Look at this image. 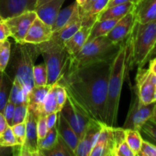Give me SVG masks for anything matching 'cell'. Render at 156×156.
<instances>
[{
    "mask_svg": "<svg viewBox=\"0 0 156 156\" xmlns=\"http://www.w3.org/2000/svg\"><path fill=\"white\" fill-rule=\"evenodd\" d=\"M137 4L135 2H126L107 8L98 16V21L106 19H120L122 17L136 9Z\"/></svg>",
    "mask_w": 156,
    "mask_h": 156,
    "instance_id": "cell-23",
    "label": "cell"
},
{
    "mask_svg": "<svg viewBox=\"0 0 156 156\" xmlns=\"http://www.w3.org/2000/svg\"><path fill=\"white\" fill-rule=\"evenodd\" d=\"M119 20V19H106L102 20V21L97 20L92 26L91 31H90L87 41H90L99 37L106 36Z\"/></svg>",
    "mask_w": 156,
    "mask_h": 156,
    "instance_id": "cell-25",
    "label": "cell"
},
{
    "mask_svg": "<svg viewBox=\"0 0 156 156\" xmlns=\"http://www.w3.org/2000/svg\"><path fill=\"white\" fill-rule=\"evenodd\" d=\"M65 0H52L35 9L37 16L44 22L52 26Z\"/></svg>",
    "mask_w": 156,
    "mask_h": 156,
    "instance_id": "cell-20",
    "label": "cell"
},
{
    "mask_svg": "<svg viewBox=\"0 0 156 156\" xmlns=\"http://www.w3.org/2000/svg\"><path fill=\"white\" fill-rule=\"evenodd\" d=\"M60 112L74 129L80 140L85 133L86 128L90 119H89L80 108L68 98Z\"/></svg>",
    "mask_w": 156,
    "mask_h": 156,
    "instance_id": "cell-11",
    "label": "cell"
},
{
    "mask_svg": "<svg viewBox=\"0 0 156 156\" xmlns=\"http://www.w3.org/2000/svg\"><path fill=\"white\" fill-rule=\"evenodd\" d=\"M16 105L14 103H12L11 101L9 100L8 103L6 104V107L3 111V115H4L5 118H6V121H7L9 126H12V120H13V116L14 113H15V109Z\"/></svg>",
    "mask_w": 156,
    "mask_h": 156,
    "instance_id": "cell-42",
    "label": "cell"
},
{
    "mask_svg": "<svg viewBox=\"0 0 156 156\" xmlns=\"http://www.w3.org/2000/svg\"><path fill=\"white\" fill-rule=\"evenodd\" d=\"M52 1V0H37V2H36V8L38 7V6L41 5L43 4H45V3L49 2ZM35 8V9H36Z\"/></svg>",
    "mask_w": 156,
    "mask_h": 156,
    "instance_id": "cell-51",
    "label": "cell"
},
{
    "mask_svg": "<svg viewBox=\"0 0 156 156\" xmlns=\"http://www.w3.org/2000/svg\"><path fill=\"white\" fill-rule=\"evenodd\" d=\"M125 133L126 143L136 156L140 150L143 140L142 135L139 131L131 129H125Z\"/></svg>",
    "mask_w": 156,
    "mask_h": 156,
    "instance_id": "cell-31",
    "label": "cell"
},
{
    "mask_svg": "<svg viewBox=\"0 0 156 156\" xmlns=\"http://www.w3.org/2000/svg\"><path fill=\"white\" fill-rule=\"evenodd\" d=\"M81 27H82V19L80 15V10L78 9L69 22H67L60 30L54 32L50 40L61 45H64V43L70 39Z\"/></svg>",
    "mask_w": 156,
    "mask_h": 156,
    "instance_id": "cell-17",
    "label": "cell"
},
{
    "mask_svg": "<svg viewBox=\"0 0 156 156\" xmlns=\"http://www.w3.org/2000/svg\"><path fill=\"white\" fill-rule=\"evenodd\" d=\"M136 18L139 23L156 20V0H142L136 6Z\"/></svg>",
    "mask_w": 156,
    "mask_h": 156,
    "instance_id": "cell-22",
    "label": "cell"
},
{
    "mask_svg": "<svg viewBox=\"0 0 156 156\" xmlns=\"http://www.w3.org/2000/svg\"><path fill=\"white\" fill-rule=\"evenodd\" d=\"M154 56H156V44L155 45H154V48H153L152 51H151V54H150V57H149V60L151 59H152V58H154Z\"/></svg>",
    "mask_w": 156,
    "mask_h": 156,
    "instance_id": "cell-52",
    "label": "cell"
},
{
    "mask_svg": "<svg viewBox=\"0 0 156 156\" xmlns=\"http://www.w3.org/2000/svg\"><path fill=\"white\" fill-rule=\"evenodd\" d=\"M155 104L156 101H154L145 105L135 94L122 128L139 131L142 125L151 118Z\"/></svg>",
    "mask_w": 156,
    "mask_h": 156,
    "instance_id": "cell-8",
    "label": "cell"
},
{
    "mask_svg": "<svg viewBox=\"0 0 156 156\" xmlns=\"http://www.w3.org/2000/svg\"><path fill=\"white\" fill-rule=\"evenodd\" d=\"M79 9V5L76 1L66 7L65 9H61L60 12L58 13V16H57L56 19H55L54 22L52 24L51 28L54 32L57 31V30H60L62 27H64L67 22H69L70 19L72 18L73 15L76 12V11Z\"/></svg>",
    "mask_w": 156,
    "mask_h": 156,
    "instance_id": "cell-27",
    "label": "cell"
},
{
    "mask_svg": "<svg viewBox=\"0 0 156 156\" xmlns=\"http://www.w3.org/2000/svg\"><path fill=\"white\" fill-rule=\"evenodd\" d=\"M141 1H142V0H141Z\"/></svg>",
    "mask_w": 156,
    "mask_h": 156,
    "instance_id": "cell-57",
    "label": "cell"
},
{
    "mask_svg": "<svg viewBox=\"0 0 156 156\" xmlns=\"http://www.w3.org/2000/svg\"><path fill=\"white\" fill-rule=\"evenodd\" d=\"M37 0H0V17L3 20L27 11H35Z\"/></svg>",
    "mask_w": 156,
    "mask_h": 156,
    "instance_id": "cell-15",
    "label": "cell"
},
{
    "mask_svg": "<svg viewBox=\"0 0 156 156\" xmlns=\"http://www.w3.org/2000/svg\"><path fill=\"white\" fill-rule=\"evenodd\" d=\"M13 155L12 146H0V156Z\"/></svg>",
    "mask_w": 156,
    "mask_h": 156,
    "instance_id": "cell-46",
    "label": "cell"
},
{
    "mask_svg": "<svg viewBox=\"0 0 156 156\" xmlns=\"http://www.w3.org/2000/svg\"><path fill=\"white\" fill-rule=\"evenodd\" d=\"M55 89H56V99L58 111H61L67 100V92L64 87L58 83H55Z\"/></svg>",
    "mask_w": 156,
    "mask_h": 156,
    "instance_id": "cell-39",
    "label": "cell"
},
{
    "mask_svg": "<svg viewBox=\"0 0 156 156\" xmlns=\"http://www.w3.org/2000/svg\"><path fill=\"white\" fill-rule=\"evenodd\" d=\"M52 34L53 30L51 26L46 24L37 16L29 27L24 43L35 44H41L50 41L51 39Z\"/></svg>",
    "mask_w": 156,
    "mask_h": 156,
    "instance_id": "cell-16",
    "label": "cell"
},
{
    "mask_svg": "<svg viewBox=\"0 0 156 156\" xmlns=\"http://www.w3.org/2000/svg\"><path fill=\"white\" fill-rule=\"evenodd\" d=\"M47 72V85H53L61 78L70 55L64 45L50 40L38 44Z\"/></svg>",
    "mask_w": 156,
    "mask_h": 156,
    "instance_id": "cell-6",
    "label": "cell"
},
{
    "mask_svg": "<svg viewBox=\"0 0 156 156\" xmlns=\"http://www.w3.org/2000/svg\"><path fill=\"white\" fill-rule=\"evenodd\" d=\"M57 128H58V135L74 152L79 144L80 139L74 129L69 124L61 112H58V114Z\"/></svg>",
    "mask_w": 156,
    "mask_h": 156,
    "instance_id": "cell-19",
    "label": "cell"
},
{
    "mask_svg": "<svg viewBox=\"0 0 156 156\" xmlns=\"http://www.w3.org/2000/svg\"><path fill=\"white\" fill-rule=\"evenodd\" d=\"M12 44L9 40H6L0 44V72H5L11 56Z\"/></svg>",
    "mask_w": 156,
    "mask_h": 156,
    "instance_id": "cell-34",
    "label": "cell"
},
{
    "mask_svg": "<svg viewBox=\"0 0 156 156\" xmlns=\"http://www.w3.org/2000/svg\"><path fill=\"white\" fill-rule=\"evenodd\" d=\"M95 1H96V0H87V2H86V3L84 4V6H82V7H79L80 15H83V14L85 13V12L90 9V6L92 5V4H93Z\"/></svg>",
    "mask_w": 156,
    "mask_h": 156,
    "instance_id": "cell-47",
    "label": "cell"
},
{
    "mask_svg": "<svg viewBox=\"0 0 156 156\" xmlns=\"http://www.w3.org/2000/svg\"><path fill=\"white\" fill-rule=\"evenodd\" d=\"M37 14L35 11H27L15 16L5 19L10 30L11 37L17 43H24L30 26L36 18Z\"/></svg>",
    "mask_w": 156,
    "mask_h": 156,
    "instance_id": "cell-10",
    "label": "cell"
},
{
    "mask_svg": "<svg viewBox=\"0 0 156 156\" xmlns=\"http://www.w3.org/2000/svg\"><path fill=\"white\" fill-rule=\"evenodd\" d=\"M17 145L14 133L10 126L0 134V146H14Z\"/></svg>",
    "mask_w": 156,
    "mask_h": 156,
    "instance_id": "cell-37",
    "label": "cell"
},
{
    "mask_svg": "<svg viewBox=\"0 0 156 156\" xmlns=\"http://www.w3.org/2000/svg\"><path fill=\"white\" fill-rule=\"evenodd\" d=\"M27 101L24 102V103L19 104V105H17L16 106H15V113H14L13 120H12V126L25 121L26 117H27Z\"/></svg>",
    "mask_w": 156,
    "mask_h": 156,
    "instance_id": "cell-36",
    "label": "cell"
},
{
    "mask_svg": "<svg viewBox=\"0 0 156 156\" xmlns=\"http://www.w3.org/2000/svg\"><path fill=\"white\" fill-rule=\"evenodd\" d=\"M132 32L121 42L119 52L111 64L108 82L106 106L105 124L111 127L118 125V112L122 85L131 70L132 59Z\"/></svg>",
    "mask_w": 156,
    "mask_h": 156,
    "instance_id": "cell-2",
    "label": "cell"
},
{
    "mask_svg": "<svg viewBox=\"0 0 156 156\" xmlns=\"http://www.w3.org/2000/svg\"><path fill=\"white\" fill-rule=\"evenodd\" d=\"M41 55L38 44L15 42L12 44L11 56L6 72L12 80L18 79L28 91L35 86L33 69L35 61Z\"/></svg>",
    "mask_w": 156,
    "mask_h": 156,
    "instance_id": "cell-3",
    "label": "cell"
},
{
    "mask_svg": "<svg viewBox=\"0 0 156 156\" xmlns=\"http://www.w3.org/2000/svg\"><path fill=\"white\" fill-rule=\"evenodd\" d=\"M140 2H141V0H110V1L109 2L108 5H107V6L106 9L112 7V6L116 5L124 4V3H126V2H135V3H136L138 5Z\"/></svg>",
    "mask_w": 156,
    "mask_h": 156,
    "instance_id": "cell-45",
    "label": "cell"
},
{
    "mask_svg": "<svg viewBox=\"0 0 156 156\" xmlns=\"http://www.w3.org/2000/svg\"><path fill=\"white\" fill-rule=\"evenodd\" d=\"M28 91L18 79H14L9 101L15 105L27 101Z\"/></svg>",
    "mask_w": 156,
    "mask_h": 156,
    "instance_id": "cell-30",
    "label": "cell"
},
{
    "mask_svg": "<svg viewBox=\"0 0 156 156\" xmlns=\"http://www.w3.org/2000/svg\"><path fill=\"white\" fill-rule=\"evenodd\" d=\"M33 80L35 86H44L47 85V72L44 63L34 66Z\"/></svg>",
    "mask_w": 156,
    "mask_h": 156,
    "instance_id": "cell-33",
    "label": "cell"
},
{
    "mask_svg": "<svg viewBox=\"0 0 156 156\" xmlns=\"http://www.w3.org/2000/svg\"><path fill=\"white\" fill-rule=\"evenodd\" d=\"M154 101H156V86H155V90H154Z\"/></svg>",
    "mask_w": 156,
    "mask_h": 156,
    "instance_id": "cell-54",
    "label": "cell"
},
{
    "mask_svg": "<svg viewBox=\"0 0 156 156\" xmlns=\"http://www.w3.org/2000/svg\"><path fill=\"white\" fill-rule=\"evenodd\" d=\"M156 86V75L149 69L143 67L138 68L136 76L135 94L142 103L150 104L154 102V90Z\"/></svg>",
    "mask_w": 156,
    "mask_h": 156,
    "instance_id": "cell-9",
    "label": "cell"
},
{
    "mask_svg": "<svg viewBox=\"0 0 156 156\" xmlns=\"http://www.w3.org/2000/svg\"><path fill=\"white\" fill-rule=\"evenodd\" d=\"M91 27L90 26H82L70 39L64 43V47L70 56H75L80 51L88 40Z\"/></svg>",
    "mask_w": 156,
    "mask_h": 156,
    "instance_id": "cell-21",
    "label": "cell"
},
{
    "mask_svg": "<svg viewBox=\"0 0 156 156\" xmlns=\"http://www.w3.org/2000/svg\"><path fill=\"white\" fill-rule=\"evenodd\" d=\"M9 37H11V34L9 27L5 22V20H0V42L5 41Z\"/></svg>",
    "mask_w": 156,
    "mask_h": 156,
    "instance_id": "cell-43",
    "label": "cell"
},
{
    "mask_svg": "<svg viewBox=\"0 0 156 156\" xmlns=\"http://www.w3.org/2000/svg\"><path fill=\"white\" fill-rule=\"evenodd\" d=\"M113 127L104 124L90 156H116Z\"/></svg>",
    "mask_w": 156,
    "mask_h": 156,
    "instance_id": "cell-13",
    "label": "cell"
},
{
    "mask_svg": "<svg viewBox=\"0 0 156 156\" xmlns=\"http://www.w3.org/2000/svg\"><path fill=\"white\" fill-rule=\"evenodd\" d=\"M51 85L34 86L27 94L28 111L33 112L35 115H41V108L43 102Z\"/></svg>",
    "mask_w": 156,
    "mask_h": 156,
    "instance_id": "cell-18",
    "label": "cell"
},
{
    "mask_svg": "<svg viewBox=\"0 0 156 156\" xmlns=\"http://www.w3.org/2000/svg\"><path fill=\"white\" fill-rule=\"evenodd\" d=\"M8 126H9V124H8L4 115H3L2 113L0 112V134H1Z\"/></svg>",
    "mask_w": 156,
    "mask_h": 156,
    "instance_id": "cell-48",
    "label": "cell"
},
{
    "mask_svg": "<svg viewBox=\"0 0 156 156\" xmlns=\"http://www.w3.org/2000/svg\"><path fill=\"white\" fill-rule=\"evenodd\" d=\"M12 131L14 133L15 139L17 141V145L18 146H22L25 140L26 136V123L25 121L22 123H18V124L13 125L11 126Z\"/></svg>",
    "mask_w": 156,
    "mask_h": 156,
    "instance_id": "cell-38",
    "label": "cell"
},
{
    "mask_svg": "<svg viewBox=\"0 0 156 156\" xmlns=\"http://www.w3.org/2000/svg\"></svg>",
    "mask_w": 156,
    "mask_h": 156,
    "instance_id": "cell-58",
    "label": "cell"
},
{
    "mask_svg": "<svg viewBox=\"0 0 156 156\" xmlns=\"http://www.w3.org/2000/svg\"><path fill=\"white\" fill-rule=\"evenodd\" d=\"M58 104L56 99V89H55V84L51 85L49 89L48 92L46 94V97L43 102L42 108H41V115L47 116L51 113H58Z\"/></svg>",
    "mask_w": 156,
    "mask_h": 156,
    "instance_id": "cell-28",
    "label": "cell"
},
{
    "mask_svg": "<svg viewBox=\"0 0 156 156\" xmlns=\"http://www.w3.org/2000/svg\"><path fill=\"white\" fill-rule=\"evenodd\" d=\"M58 114V113H51V114L46 116V121H47V127H48L49 129L57 124Z\"/></svg>",
    "mask_w": 156,
    "mask_h": 156,
    "instance_id": "cell-44",
    "label": "cell"
},
{
    "mask_svg": "<svg viewBox=\"0 0 156 156\" xmlns=\"http://www.w3.org/2000/svg\"><path fill=\"white\" fill-rule=\"evenodd\" d=\"M149 120H151V121H153L154 123H156V104L155 105H154V109H153V111H152V114H151V117Z\"/></svg>",
    "mask_w": 156,
    "mask_h": 156,
    "instance_id": "cell-50",
    "label": "cell"
},
{
    "mask_svg": "<svg viewBox=\"0 0 156 156\" xmlns=\"http://www.w3.org/2000/svg\"><path fill=\"white\" fill-rule=\"evenodd\" d=\"M58 139V132L56 124L49 129L47 135H46V136L44 139L38 141V147H39L40 154H41V152H44V151L49 150L50 149H51L54 146L55 143H57Z\"/></svg>",
    "mask_w": 156,
    "mask_h": 156,
    "instance_id": "cell-32",
    "label": "cell"
},
{
    "mask_svg": "<svg viewBox=\"0 0 156 156\" xmlns=\"http://www.w3.org/2000/svg\"><path fill=\"white\" fill-rule=\"evenodd\" d=\"M112 62L113 60L101 61L76 66L68 60L61 78L56 82L65 88L67 98L89 119L104 124Z\"/></svg>",
    "mask_w": 156,
    "mask_h": 156,
    "instance_id": "cell-1",
    "label": "cell"
},
{
    "mask_svg": "<svg viewBox=\"0 0 156 156\" xmlns=\"http://www.w3.org/2000/svg\"><path fill=\"white\" fill-rule=\"evenodd\" d=\"M48 130L49 129L47 127V121H46V116H40V117H38V123H37L38 141L42 140L46 136Z\"/></svg>",
    "mask_w": 156,
    "mask_h": 156,
    "instance_id": "cell-41",
    "label": "cell"
},
{
    "mask_svg": "<svg viewBox=\"0 0 156 156\" xmlns=\"http://www.w3.org/2000/svg\"><path fill=\"white\" fill-rule=\"evenodd\" d=\"M0 44H1V42H0Z\"/></svg>",
    "mask_w": 156,
    "mask_h": 156,
    "instance_id": "cell-56",
    "label": "cell"
},
{
    "mask_svg": "<svg viewBox=\"0 0 156 156\" xmlns=\"http://www.w3.org/2000/svg\"><path fill=\"white\" fill-rule=\"evenodd\" d=\"M136 22V9H134L120 18L106 37L113 43L120 44L130 34Z\"/></svg>",
    "mask_w": 156,
    "mask_h": 156,
    "instance_id": "cell-14",
    "label": "cell"
},
{
    "mask_svg": "<svg viewBox=\"0 0 156 156\" xmlns=\"http://www.w3.org/2000/svg\"><path fill=\"white\" fill-rule=\"evenodd\" d=\"M141 135L145 136V137L149 140L152 141L153 143H156V123L148 120L145 122L142 127L139 129Z\"/></svg>",
    "mask_w": 156,
    "mask_h": 156,
    "instance_id": "cell-35",
    "label": "cell"
},
{
    "mask_svg": "<svg viewBox=\"0 0 156 156\" xmlns=\"http://www.w3.org/2000/svg\"><path fill=\"white\" fill-rule=\"evenodd\" d=\"M109 2L110 0H96L88 10L80 15L82 19V26L92 27L93 24L97 21L98 16L100 15L101 12L106 9Z\"/></svg>",
    "mask_w": 156,
    "mask_h": 156,
    "instance_id": "cell-24",
    "label": "cell"
},
{
    "mask_svg": "<svg viewBox=\"0 0 156 156\" xmlns=\"http://www.w3.org/2000/svg\"><path fill=\"white\" fill-rule=\"evenodd\" d=\"M131 70L142 68L149 61L156 44V20L147 23L136 21L132 30Z\"/></svg>",
    "mask_w": 156,
    "mask_h": 156,
    "instance_id": "cell-4",
    "label": "cell"
},
{
    "mask_svg": "<svg viewBox=\"0 0 156 156\" xmlns=\"http://www.w3.org/2000/svg\"><path fill=\"white\" fill-rule=\"evenodd\" d=\"M2 18H1V17H0V20H2Z\"/></svg>",
    "mask_w": 156,
    "mask_h": 156,
    "instance_id": "cell-55",
    "label": "cell"
},
{
    "mask_svg": "<svg viewBox=\"0 0 156 156\" xmlns=\"http://www.w3.org/2000/svg\"><path fill=\"white\" fill-rule=\"evenodd\" d=\"M148 69L151 70V72H152L154 74L156 75V56H154V58L151 59L149 60V66Z\"/></svg>",
    "mask_w": 156,
    "mask_h": 156,
    "instance_id": "cell-49",
    "label": "cell"
},
{
    "mask_svg": "<svg viewBox=\"0 0 156 156\" xmlns=\"http://www.w3.org/2000/svg\"><path fill=\"white\" fill-rule=\"evenodd\" d=\"M38 117L32 111H28L25 119L26 136L22 146L13 147V155L15 156H41L38 147V136L37 131V123Z\"/></svg>",
    "mask_w": 156,
    "mask_h": 156,
    "instance_id": "cell-7",
    "label": "cell"
},
{
    "mask_svg": "<svg viewBox=\"0 0 156 156\" xmlns=\"http://www.w3.org/2000/svg\"><path fill=\"white\" fill-rule=\"evenodd\" d=\"M87 0H76V2L77 3V5H79V7H82L84 5V4L86 3Z\"/></svg>",
    "mask_w": 156,
    "mask_h": 156,
    "instance_id": "cell-53",
    "label": "cell"
},
{
    "mask_svg": "<svg viewBox=\"0 0 156 156\" xmlns=\"http://www.w3.org/2000/svg\"><path fill=\"white\" fill-rule=\"evenodd\" d=\"M136 156H156V146L148 140H143L140 150Z\"/></svg>",
    "mask_w": 156,
    "mask_h": 156,
    "instance_id": "cell-40",
    "label": "cell"
},
{
    "mask_svg": "<svg viewBox=\"0 0 156 156\" xmlns=\"http://www.w3.org/2000/svg\"><path fill=\"white\" fill-rule=\"evenodd\" d=\"M104 123L96 120H89L85 133L80 140L79 144L75 150V156H90V153L97 140Z\"/></svg>",
    "mask_w": 156,
    "mask_h": 156,
    "instance_id": "cell-12",
    "label": "cell"
},
{
    "mask_svg": "<svg viewBox=\"0 0 156 156\" xmlns=\"http://www.w3.org/2000/svg\"><path fill=\"white\" fill-rule=\"evenodd\" d=\"M13 80L6 72H0V112L3 113L10 97Z\"/></svg>",
    "mask_w": 156,
    "mask_h": 156,
    "instance_id": "cell-26",
    "label": "cell"
},
{
    "mask_svg": "<svg viewBox=\"0 0 156 156\" xmlns=\"http://www.w3.org/2000/svg\"><path fill=\"white\" fill-rule=\"evenodd\" d=\"M41 156H75L73 151L58 135V139L54 146L49 150L41 152Z\"/></svg>",
    "mask_w": 156,
    "mask_h": 156,
    "instance_id": "cell-29",
    "label": "cell"
},
{
    "mask_svg": "<svg viewBox=\"0 0 156 156\" xmlns=\"http://www.w3.org/2000/svg\"><path fill=\"white\" fill-rule=\"evenodd\" d=\"M120 45L121 43H113L106 36L99 37L87 41L77 54L70 56L69 60L76 66L101 61H112L117 55Z\"/></svg>",
    "mask_w": 156,
    "mask_h": 156,
    "instance_id": "cell-5",
    "label": "cell"
}]
</instances>
